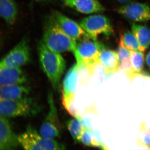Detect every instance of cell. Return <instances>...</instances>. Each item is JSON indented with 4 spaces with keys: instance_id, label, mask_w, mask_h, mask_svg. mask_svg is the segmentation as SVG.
I'll return each instance as SVG.
<instances>
[{
    "instance_id": "6da1fadb",
    "label": "cell",
    "mask_w": 150,
    "mask_h": 150,
    "mask_svg": "<svg viewBox=\"0 0 150 150\" xmlns=\"http://www.w3.org/2000/svg\"><path fill=\"white\" fill-rule=\"evenodd\" d=\"M40 67L53 88L59 91L61 78L66 68V62L60 53L51 51L42 41L38 46Z\"/></svg>"
},
{
    "instance_id": "7a4b0ae2",
    "label": "cell",
    "mask_w": 150,
    "mask_h": 150,
    "mask_svg": "<svg viewBox=\"0 0 150 150\" xmlns=\"http://www.w3.org/2000/svg\"><path fill=\"white\" fill-rule=\"evenodd\" d=\"M42 42L45 46L57 53L72 52L76 50L77 41L66 34L54 20L43 33Z\"/></svg>"
},
{
    "instance_id": "3957f363",
    "label": "cell",
    "mask_w": 150,
    "mask_h": 150,
    "mask_svg": "<svg viewBox=\"0 0 150 150\" xmlns=\"http://www.w3.org/2000/svg\"><path fill=\"white\" fill-rule=\"evenodd\" d=\"M40 111V106L31 98L13 100H1L0 102V116L5 118L30 117Z\"/></svg>"
},
{
    "instance_id": "277c9868",
    "label": "cell",
    "mask_w": 150,
    "mask_h": 150,
    "mask_svg": "<svg viewBox=\"0 0 150 150\" xmlns=\"http://www.w3.org/2000/svg\"><path fill=\"white\" fill-rule=\"evenodd\" d=\"M20 144L26 150H64L65 146L53 139L42 137L31 126H28L22 134L18 136Z\"/></svg>"
},
{
    "instance_id": "5b68a950",
    "label": "cell",
    "mask_w": 150,
    "mask_h": 150,
    "mask_svg": "<svg viewBox=\"0 0 150 150\" xmlns=\"http://www.w3.org/2000/svg\"><path fill=\"white\" fill-rule=\"evenodd\" d=\"M105 48L103 43L88 38L81 39L77 43L73 54L78 65L90 67L98 61L100 53Z\"/></svg>"
},
{
    "instance_id": "8992f818",
    "label": "cell",
    "mask_w": 150,
    "mask_h": 150,
    "mask_svg": "<svg viewBox=\"0 0 150 150\" xmlns=\"http://www.w3.org/2000/svg\"><path fill=\"white\" fill-rule=\"evenodd\" d=\"M81 26L92 39L96 40L99 35L110 36L113 29L110 20L102 15H94L83 19Z\"/></svg>"
},
{
    "instance_id": "52a82bcc",
    "label": "cell",
    "mask_w": 150,
    "mask_h": 150,
    "mask_svg": "<svg viewBox=\"0 0 150 150\" xmlns=\"http://www.w3.org/2000/svg\"><path fill=\"white\" fill-rule=\"evenodd\" d=\"M48 102L49 110L41 124L39 133L42 137L54 139L60 137L61 126L58 110L51 92L48 93Z\"/></svg>"
},
{
    "instance_id": "ba28073f",
    "label": "cell",
    "mask_w": 150,
    "mask_h": 150,
    "mask_svg": "<svg viewBox=\"0 0 150 150\" xmlns=\"http://www.w3.org/2000/svg\"><path fill=\"white\" fill-rule=\"evenodd\" d=\"M80 71L77 64L68 70L62 83V100L64 106L68 110L74 100L79 79Z\"/></svg>"
},
{
    "instance_id": "9c48e42d",
    "label": "cell",
    "mask_w": 150,
    "mask_h": 150,
    "mask_svg": "<svg viewBox=\"0 0 150 150\" xmlns=\"http://www.w3.org/2000/svg\"><path fill=\"white\" fill-rule=\"evenodd\" d=\"M30 60V50L27 40H21L3 59L0 67H20Z\"/></svg>"
},
{
    "instance_id": "30bf717a",
    "label": "cell",
    "mask_w": 150,
    "mask_h": 150,
    "mask_svg": "<svg viewBox=\"0 0 150 150\" xmlns=\"http://www.w3.org/2000/svg\"><path fill=\"white\" fill-rule=\"evenodd\" d=\"M119 14L128 19L137 22H143L150 19V8L143 3L131 2L117 9Z\"/></svg>"
},
{
    "instance_id": "8fae6325",
    "label": "cell",
    "mask_w": 150,
    "mask_h": 150,
    "mask_svg": "<svg viewBox=\"0 0 150 150\" xmlns=\"http://www.w3.org/2000/svg\"><path fill=\"white\" fill-rule=\"evenodd\" d=\"M54 20L66 34L76 41L91 38L80 24L61 13L56 11L54 13Z\"/></svg>"
},
{
    "instance_id": "7c38bea8",
    "label": "cell",
    "mask_w": 150,
    "mask_h": 150,
    "mask_svg": "<svg viewBox=\"0 0 150 150\" xmlns=\"http://www.w3.org/2000/svg\"><path fill=\"white\" fill-rule=\"evenodd\" d=\"M19 145L18 136L14 133L7 118L0 116V150H13Z\"/></svg>"
},
{
    "instance_id": "4fadbf2b",
    "label": "cell",
    "mask_w": 150,
    "mask_h": 150,
    "mask_svg": "<svg viewBox=\"0 0 150 150\" xmlns=\"http://www.w3.org/2000/svg\"><path fill=\"white\" fill-rule=\"evenodd\" d=\"M27 76L20 67H0V86L22 85Z\"/></svg>"
},
{
    "instance_id": "5bb4252c",
    "label": "cell",
    "mask_w": 150,
    "mask_h": 150,
    "mask_svg": "<svg viewBox=\"0 0 150 150\" xmlns=\"http://www.w3.org/2000/svg\"><path fill=\"white\" fill-rule=\"evenodd\" d=\"M69 7L83 14L103 12L104 7L97 0H62Z\"/></svg>"
},
{
    "instance_id": "9a60e30c",
    "label": "cell",
    "mask_w": 150,
    "mask_h": 150,
    "mask_svg": "<svg viewBox=\"0 0 150 150\" xmlns=\"http://www.w3.org/2000/svg\"><path fill=\"white\" fill-rule=\"evenodd\" d=\"M98 59L104 67L107 75L120 71V62L116 51L103 48L100 53Z\"/></svg>"
},
{
    "instance_id": "2e32d148",
    "label": "cell",
    "mask_w": 150,
    "mask_h": 150,
    "mask_svg": "<svg viewBox=\"0 0 150 150\" xmlns=\"http://www.w3.org/2000/svg\"><path fill=\"white\" fill-rule=\"evenodd\" d=\"M30 89L22 85H13L1 86L0 100H13L28 97Z\"/></svg>"
},
{
    "instance_id": "e0dca14e",
    "label": "cell",
    "mask_w": 150,
    "mask_h": 150,
    "mask_svg": "<svg viewBox=\"0 0 150 150\" xmlns=\"http://www.w3.org/2000/svg\"><path fill=\"white\" fill-rule=\"evenodd\" d=\"M0 14L7 24L13 25L16 21L18 14L15 0H0Z\"/></svg>"
},
{
    "instance_id": "ac0fdd59",
    "label": "cell",
    "mask_w": 150,
    "mask_h": 150,
    "mask_svg": "<svg viewBox=\"0 0 150 150\" xmlns=\"http://www.w3.org/2000/svg\"><path fill=\"white\" fill-rule=\"evenodd\" d=\"M131 30L139 44L140 51L144 52L150 45V30L142 25L133 23Z\"/></svg>"
},
{
    "instance_id": "d6986e66",
    "label": "cell",
    "mask_w": 150,
    "mask_h": 150,
    "mask_svg": "<svg viewBox=\"0 0 150 150\" xmlns=\"http://www.w3.org/2000/svg\"><path fill=\"white\" fill-rule=\"evenodd\" d=\"M67 126L73 139L76 142H81V137L84 127L81 121L80 116L67 121Z\"/></svg>"
},
{
    "instance_id": "ffe728a7",
    "label": "cell",
    "mask_w": 150,
    "mask_h": 150,
    "mask_svg": "<svg viewBox=\"0 0 150 150\" xmlns=\"http://www.w3.org/2000/svg\"><path fill=\"white\" fill-rule=\"evenodd\" d=\"M119 45L130 51H140V46L137 38L132 32L127 30L121 35Z\"/></svg>"
},
{
    "instance_id": "44dd1931",
    "label": "cell",
    "mask_w": 150,
    "mask_h": 150,
    "mask_svg": "<svg viewBox=\"0 0 150 150\" xmlns=\"http://www.w3.org/2000/svg\"><path fill=\"white\" fill-rule=\"evenodd\" d=\"M140 51H131L130 60L132 67L138 76L144 73V54Z\"/></svg>"
},
{
    "instance_id": "7402d4cb",
    "label": "cell",
    "mask_w": 150,
    "mask_h": 150,
    "mask_svg": "<svg viewBox=\"0 0 150 150\" xmlns=\"http://www.w3.org/2000/svg\"><path fill=\"white\" fill-rule=\"evenodd\" d=\"M137 142L140 147L150 149V131L146 128L145 121H143L140 124Z\"/></svg>"
},
{
    "instance_id": "603a6c76",
    "label": "cell",
    "mask_w": 150,
    "mask_h": 150,
    "mask_svg": "<svg viewBox=\"0 0 150 150\" xmlns=\"http://www.w3.org/2000/svg\"><path fill=\"white\" fill-rule=\"evenodd\" d=\"M81 142L88 146L98 148V146L95 139L93 132L91 129L84 128L81 137Z\"/></svg>"
},
{
    "instance_id": "cb8c5ba5",
    "label": "cell",
    "mask_w": 150,
    "mask_h": 150,
    "mask_svg": "<svg viewBox=\"0 0 150 150\" xmlns=\"http://www.w3.org/2000/svg\"><path fill=\"white\" fill-rule=\"evenodd\" d=\"M117 53L118 54L120 62L125 58H130L131 57V51L121 45L118 46Z\"/></svg>"
},
{
    "instance_id": "d4e9b609",
    "label": "cell",
    "mask_w": 150,
    "mask_h": 150,
    "mask_svg": "<svg viewBox=\"0 0 150 150\" xmlns=\"http://www.w3.org/2000/svg\"><path fill=\"white\" fill-rule=\"evenodd\" d=\"M92 130L93 132L95 139L98 145V148L103 150L108 149L106 145L102 141L100 132L99 130L96 129H93Z\"/></svg>"
},
{
    "instance_id": "484cf974",
    "label": "cell",
    "mask_w": 150,
    "mask_h": 150,
    "mask_svg": "<svg viewBox=\"0 0 150 150\" xmlns=\"http://www.w3.org/2000/svg\"><path fill=\"white\" fill-rule=\"evenodd\" d=\"M146 62L147 64L149 66L150 68V51L148 53L146 58Z\"/></svg>"
},
{
    "instance_id": "4316f807",
    "label": "cell",
    "mask_w": 150,
    "mask_h": 150,
    "mask_svg": "<svg viewBox=\"0 0 150 150\" xmlns=\"http://www.w3.org/2000/svg\"><path fill=\"white\" fill-rule=\"evenodd\" d=\"M118 2L121 4H129L132 2L134 0H116Z\"/></svg>"
},
{
    "instance_id": "83f0119b",
    "label": "cell",
    "mask_w": 150,
    "mask_h": 150,
    "mask_svg": "<svg viewBox=\"0 0 150 150\" xmlns=\"http://www.w3.org/2000/svg\"><path fill=\"white\" fill-rule=\"evenodd\" d=\"M38 1H50V0H38Z\"/></svg>"
}]
</instances>
